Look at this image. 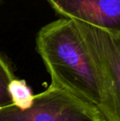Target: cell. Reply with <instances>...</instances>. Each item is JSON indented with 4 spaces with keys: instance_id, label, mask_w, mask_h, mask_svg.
I'll use <instances>...</instances> for the list:
<instances>
[{
    "instance_id": "cell-1",
    "label": "cell",
    "mask_w": 120,
    "mask_h": 121,
    "mask_svg": "<svg viewBox=\"0 0 120 121\" xmlns=\"http://www.w3.org/2000/svg\"><path fill=\"white\" fill-rule=\"evenodd\" d=\"M35 45L51 85L96 110L104 121L101 77L75 22L61 18L45 25L37 33Z\"/></svg>"
},
{
    "instance_id": "cell-2",
    "label": "cell",
    "mask_w": 120,
    "mask_h": 121,
    "mask_svg": "<svg viewBox=\"0 0 120 121\" xmlns=\"http://www.w3.org/2000/svg\"><path fill=\"white\" fill-rule=\"evenodd\" d=\"M99 69L103 86L104 121H120V37L74 22Z\"/></svg>"
},
{
    "instance_id": "cell-6",
    "label": "cell",
    "mask_w": 120,
    "mask_h": 121,
    "mask_svg": "<svg viewBox=\"0 0 120 121\" xmlns=\"http://www.w3.org/2000/svg\"><path fill=\"white\" fill-rule=\"evenodd\" d=\"M16 78L10 63L0 53V108L12 105L8 87L9 83Z\"/></svg>"
},
{
    "instance_id": "cell-4",
    "label": "cell",
    "mask_w": 120,
    "mask_h": 121,
    "mask_svg": "<svg viewBox=\"0 0 120 121\" xmlns=\"http://www.w3.org/2000/svg\"><path fill=\"white\" fill-rule=\"evenodd\" d=\"M63 18L120 37V0H46Z\"/></svg>"
},
{
    "instance_id": "cell-3",
    "label": "cell",
    "mask_w": 120,
    "mask_h": 121,
    "mask_svg": "<svg viewBox=\"0 0 120 121\" xmlns=\"http://www.w3.org/2000/svg\"><path fill=\"white\" fill-rule=\"evenodd\" d=\"M0 121H104L95 109L67 91L51 85L34 96L25 110L10 105L0 108Z\"/></svg>"
},
{
    "instance_id": "cell-5",
    "label": "cell",
    "mask_w": 120,
    "mask_h": 121,
    "mask_svg": "<svg viewBox=\"0 0 120 121\" xmlns=\"http://www.w3.org/2000/svg\"><path fill=\"white\" fill-rule=\"evenodd\" d=\"M8 91L12 105L19 110H27L33 104L35 95L25 80L14 78L8 85Z\"/></svg>"
}]
</instances>
